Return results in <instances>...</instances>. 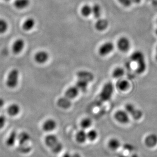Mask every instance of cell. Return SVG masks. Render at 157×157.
<instances>
[{
    "label": "cell",
    "instance_id": "29",
    "mask_svg": "<svg viewBox=\"0 0 157 157\" xmlns=\"http://www.w3.org/2000/svg\"><path fill=\"white\" fill-rule=\"evenodd\" d=\"M87 140L91 142H93L97 140L98 137V133L97 130L94 129H91L89 131L87 132Z\"/></svg>",
    "mask_w": 157,
    "mask_h": 157
},
{
    "label": "cell",
    "instance_id": "39",
    "mask_svg": "<svg viewBox=\"0 0 157 157\" xmlns=\"http://www.w3.org/2000/svg\"><path fill=\"white\" fill-rule=\"evenodd\" d=\"M71 155L70 154V153H66L63 155L62 157H71Z\"/></svg>",
    "mask_w": 157,
    "mask_h": 157
},
{
    "label": "cell",
    "instance_id": "12",
    "mask_svg": "<svg viewBox=\"0 0 157 157\" xmlns=\"http://www.w3.org/2000/svg\"><path fill=\"white\" fill-rule=\"evenodd\" d=\"M44 141L45 145L49 148H51L53 145L59 141V139L56 135L51 134L45 136Z\"/></svg>",
    "mask_w": 157,
    "mask_h": 157
},
{
    "label": "cell",
    "instance_id": "36",
    "mask_svg": "<svg viewBox=\"0 0 157 157\" xmlns=\"http://www.w3.org/2000/svg\"><path fill=\"white\" fill-rule=\"evenodd\" d=\"M6 118L4 116H0V129L3 128L6 124Z\"/></svg>",
    "mask_w": 157,
    "mask_h": 157
},
{
    "label": "cell",
    "instance_id": "5",
    "mask_svg": "<svg viewBox=\"0 0 157 157\" xmlns=\"http://www.w3.org/2000/svg\"><path fill=\"white\" fill-rule=\"evenodd\" d=\"M117 46L119 51L126 52L130 50L131 42L129 39L126 37H121L118 40Z\"/></svg>",
    "mask_w": 157,
    "mask_h": 157
},
{
    "label": "cell",
    "instance_id": "34",
    "mask_svg": "<svg viewBox=\"0 0 157 157\" xmlns=\"http://www.w3.org/2000/svg\"><path fill=\"white\" fill-rule=\"evenodd\" d=\"M19 150L21 153L23 154H27L30 152L31 151V147L29 146H26V144L25 145H20Z\"/></svg>",
    "mask_w": 157,
    "mask_h": 157
},
{
    "label": "cell",
    "instance_id": "35",
    "mask_svg": "<svg viewBox=\"0 0 157 157\" xmlns=\"http://www.w3.org/2000/svg\"><path fill=\"white\" fill-rule=\"evenodd\" d=\"M121 4L124 6L125 7H128L132 5V0H118Z\"/></svg>",
    "mask_w": 157,
    "mask_h": 157
},
{
    "label": "cell",
    "instance_id": "25",
    "mask_svg": "<svg viewBox=\"0 0 157 157\" xmlns=\"http://www.w3.org/2000/svg\"><path fill=\"white\" fill-rule=\"evenodd\" d=\"M147 64L146 60L142 61L137 63L136 68V73L139 74H142L147 70Z\"/></svg>",
    "mask_w": 157,
    "mask_h": 157
},
{
    "label": "cell",
    "instance_id": "18",
    "mask_svg": "<svg viewBox=\"0 0 157 157\" xmlns=\"http://www.w3.org/2000/svg\"><path fill=\"white\" fill-rule=\"evenodd\" d=\"M78 92H79V90L76 86L70 87L65 91L64 96L67 98H70L71 100H72L73 98H75L76 97H77Z\"/></svg>",
    "mask_w": 157,
    "mask_h": 157
},
{
    "label": "cell",
    "instance_id": "6",
    "mask_svg": "<svg viewBox=\"0 0 157 157\" xmlns=\"http://www.w3.org/2000/svg\"><path fill=\"white\" fill-rule=\"evenodd\" d=\"M57 127V123L54 119L52 118L45 120L42 124V130L45 132H51L54 131Z\"/></svg>",
    "mask_w": 157,
    "mask_h": 157
},
{
    "label": "cell",
    "instance_id": "26",
    "mask_svg": "<svg viewBox=\"0 0 157 157\" xmlns=\"http://www.w3.org/2000/svg\"><path fill=\"white\" fill-rule=\"evenodd\" d=\"M88 82L81 79H78L76 84V87L78 89V90L82 92H85L87 89Z\"/></svg>",
    "mask_w": 157,
    "mask_h": 157
},
{
    "label": "cell",
    "instance_id": "30",
    "mask_svg": "<svg viewBox=\"0 0 157 157\" xmlns=\"http://www.w3.org/2000/svg\"><path fill=\"white\" fill-rule=\"evenodd\" d=\"M92 14L95 18H100L101 15V7L100 5H94L92 6Z\"/></svg>",
    "mask_w": 157,
    "mask_h": 157
},
{
    "label": "cell",
    "instance_id": "8",
    "mask_svg": "<svg viewBox=\"0 0 157 157\" xmlns=\"http://www.w3.org/2000/svg\"><path fill=\"white\" fill-rule=\"evenodd\" d=\"M25 43V41L21 38H18L14 41L12 45V51L15 54H18L21 53L24 48Z\"/></svg>",
    "mask_w": 157,
    "mask_h": 157
},
{
    "label": "cell",
    "instance_id": "1",
    "mask_svg": "<svg viewBox=\"0 0 157 157\" xmlns=\"http://www.w3.org/2000/svg\"><path fill=\"white\" fill-rule=\"evenodd\" d=\"M114 91V86L111 82H108L103 86L101 92L99 95V100L101 102H105L109 101Z\"/></svg>",
    "mask_w": 157,
    "mask_h": 157
},
{
    "label": "cell",
    "instance_id": "16",
    "mask_svg": "<svg viewBox=\"0 0 157 157\" xmlns=\"http://www.w3.org/2000/svg\"><path fill=\"white\" fill-rule=\"evenodd\" d=\"M108 146L112 151H117L121 146V141L117 138H112L108 142Z\"/></svg>",
    "mask_w": 157,
    "mask_h": 157
},
{
    "label": "cell",
    "instance_id": "32",
    "mask_svg": "<svg viewBox=\"0 0 157 157\" xmlns=\"http://www.w3.org/2000/svg\"><path fill=\"white\" fill-rule=\"evenodd\" d=\"M63 146L62 143L58 141L55 144L53 145V147L50 148L53 153L57 154L60 153L63 150Z\"/></svg>",
    "mask_w": 157,
    "mask_h": 157
},
{
    "label": "cell",
    "instance_id": "33",
    "mask_svg": "<svg viewBox=\"0 0 157 157\" xmlns=\"http://www.w3.org/2000/svg\"><path fill=\"white\" fill-rule=\"evenodd\" d=\"M8 27L7 21L3 18H0V34L6 33L8 30Z\"/></svg>",
    "mask_w": 157,
    "mask_h": 157
},
{
    "label": "cell",
    "instance_id": "20",
    "mask_svg": "<svg viewBox=\"0 0 157 157\" xmlns=\"http://www.w3.org/2000/svg\"><path fill=\"white\" fill-rule=\"evenodd\" d=\"M76 140L78 143L80 144H83L86 142L87 140V132H85V130H80L76 133Z\"/></svg>",
    "mask_w": 157,
    "mask_h": 157
},
{
    "label": "cell",
    "instance_id": "13",
    "mask_svg": "<svg viewBox=\"0 0 157 157\" xmlns=\"http://www.w3.org/2000/svg\"><path fill=\"white\" fill-rule=\"evenodd\" d=\"M57 105L59 107L63 109H67L71 107V100L67 97L61 98L58 100Z\"/></svg>",
    "mask_w": 157,
    "mask_h": 157
},
{
    "label": "cell",
    "instance_id": "10",
    "mask_svg": "<svg viewBox=\"0 0 157 157\" xmlns=\"http://www.w3.org/2000/svg\"><path fill=\"white\" fill-rule=\"evenodd\" d=\"M78 79L83 80L87 82H90L94 79V75L90 71H80L77 73Z\"/></svg>",
    "mask_w": 157,
    "mask_h": 157
},
{
    "label": "cell",
    "instance_id": "43",
    "mask_svg": "<svg viewBox=\"0 0 157 157\" xmlns=\"http://www.w3.org/2000/svg\"><path fill=\"white\" fill-rule=\"evenodd\" d=\"M118 157H128V156L124 155H120Z\"/></svg>",
    "mask_w": 157,
    "mask_h": 157
},
{
    "label": "cell",
    "instance_id": "27",
    "mask_svg": "<svg viewBox=\"0 0 157 157\" xmlns=\"http://www.w3.org/2000/svg\"><path fill=\"white\" fill-rule=\"evenodd\" d=\"M92 124V121L90 118L85 117L82 119L80 122V126L83 130L90 128Z\"/></svg>",
    "mask_w": 157,
    "mask_h": 157
},
{
    "label": "cell",
    "instance_id": "15",
    "mask_svg": "<svg viewBox=\"0 0 157 157\" xmlns=\"http://www.w3.org/2000/svg\"><path fill=\"white\" fill-rule=\"evenodd\" d=\"M21 111V108L18 104L13 103L8 107L7 113L11 117H15L18 115Z\"/></svg>",
    "mask_w": 157,
    "mask_h": 157
},
{
    "label": "cell",
    "instance_id": "9",
    "mask_svg": "<svg viewBox=\"0 0 157 157\" xmlns=\"http://www.w3.org/2000/svg\"><path fill=\"white\" fill-rule=\"evenodd\" d=\"M144 143L148 148H154L157 144V135L154 134L147 135L145 137Z\"/></svg>",
    "mask_w": 157,
    "mask_h": 157
},
{
    "label": "cell",
    "instance_id": "4",
    "mask_svg": "<svg viewBox=\"0 0 157 157\" xmlns=\"http://www.w3.org/2000/svg\"><path fill=\"white\" fill-rule=\"evenodd\" d=\"M114 118L119 122V124H128L130 121V115L128 112L124 110H119L115 112L114 114Z\"/></svg>",
    "mask_w": 157,
    "mask_h": 157
},
{
    "label": "cell",
    "instance_id": "19",
    "mask_svg": "<svg viewBox=\"0 0 157 157\" xmlns=\"http://www.w3.org/2000/svg\"><path fill=\"white\" fill-rule=\"evenodd\" d=\"M35 20L32 17H29L27 18L24 22L23 23V29L24 30L26 31H29L31 30L35 26Z\"/></svg>",
    "mask_w": 157,
    "mask_h": 157
},
{
    "label": "cell",
    "instance_id": "38",
    "mask_svg": "<svg viewBox=\"0 0 157 157\" xmlns=\"http://www.w3.org/2000/svg\"><path fill=\"white\" fill-rule=\"evenodd\" d=\"M5 104L4 100L2 98H0V110Z\"/></svg>",
    "mask_w": 157,
    "mask_h": 157
},
{
    "label": "cell",
    "instance_id": "24",
    "mask_svg": "<svg viewBox=\"0 0 157 157\" xmlns=\"http://www.w3.org/2000/svg\"><path fill=\"white\" fill-rule=\"evenodd\" d=\"M17 135L15 131H13L12 132H11L10 134H9L8 137L6 141V145L8 147H12L13 145H14L15 142L17 140Z\"/></svg>",
    "mask_w": 157,
    "mask_h": 157
},
{
    "label": "cell",
    "instance_id": "31",
    "mask_svg": "<svg viewBox=\"0 0 157 157\" xmlns=\"http://www.w3.org/2000/svg\"><path fill=\"white\" fill-rule=\"evenodd\" d=\"M124 74V70L121 67H118L115 68L112 73V76L114 78H121Z\"/></svg>",
    "mask_w": 157,
    "mask_h": 157
},
{
    "label": "cell",
    "instance_id": "14",
    "mask_svg": "<svg viewBox=\"0 0 157 157\" xmlns=\"http://www.w3.org/2000/svg\"><path fill=\"white\" fill-rule=\"evenodd\" d=\"M130 58L132 61L135 62L136 63L145 60V55L144 53L139 50L134 52L132 54Z\"/></svg>",
    "mask_w": 157,
    "mask_h": 157
},
{
    "label": "cell",
    "instance_id": "2",
    "mask_svg": "<svg viewBox=\"0 0 157 157\" xmlns=\"http://www.w3.org/2000/svg\"><path fill=\"white\" fill-rule=\"evenodd\" d=\"M20 73L18 70L13 69L8 75L6 79V84L8 87L13 89L18 85Z\"/></svg>",
    "mask_w": 157,
    "mask_h": 157
},
{
    "label": "cell",
    "instance_id": "22",
    "mask_svg": "<svg viewBox=\"0 0 157 157\" xmlns=\"http://www.w3.org/2000/svg\"><path fill=\"white\" fill-rule=\"evenodd\" d=\"M116 86L119 90L125 91L128 89L130 84L128 81L124 79H119L116 84Z\"/></svg>",
    "mask_w": 157,
    "mask_h": 157
},
{
    "label": "cell",
    "instance_id": "37",
    "mask_svg": "<svg viewBox=\"0 0 157 157\" xmlns=\"http://www.w3.org/2000/svg\"><path fill=\"white\" fill-rule=\"evenodd\" d=\"M124 148L128 151H131V150L132 151L133 147L131 144H124Z\"/></svg>",
    "mask_w": 157,
    "mask_h": 157
},
{
    "label": "cell",
    "instance_id": "21",
    "mask_svg": "<svg viewBox=\"0 0 157 157\" xmlns=\"http://www.w3.org/2000/svg\"><path fill=\"white\" fill-rule=\"evenodd\" d=\"M30 3V0H15L14 2V6L18 10H23L27 8Z\"/></svg>",
    "mask_w": 157,
    "mask_h": 157
},
{
    "label": "cell",
    "instance_id": "23",
    "mask_svg": "<svg viewBox=\"0 0 157 157\" xmlns=\"http://www.w3.org/2000/svg\"><path fill=\"white\" fill-rule=\"evenodd\" d=\"M108 26V21L105 19H99L95 24V29L99 31L106 30Z\"/></svg>",
    "mask_w": 157,
    "mask_h": 157
},
{
    "label": "cell",
    "instance_id": "3",
    "mask_svg": "<svg viewBox=\"0 0 157 157\" xmlns=\"http://www.w3.org/2000/svg\"><path fill=\"white\" fill-rule=\"evenodd\" d=\"M125 110L130 116L135 121H138L143 117V112L140 109H138L135 105L131 103H128L125 105Z\"/></svg>",
    "mask_w": 157,
    "mask_h": 157
},
{
    "label": "cell",
    "instance_id": "41",
    "mask_svg": "<svg viewBox=\"0 0 157 157\" xmlns=\"http://www.w3.org/2000/svg\"><path fill=\"white\" fill-rule=\"evenodd\" d=\"M155 59L157 61V46L156 48V54H155Z\"/></svg>",
    "mask_w": 157,
    "mask_h": 157
},
{
    "label": "cell",
    "instance_id": "44",
    "mask_svg": "<svg viewBox=\"0 0 157 157\" xmlns=\"http://www.w3.org/2000/svg\"><path fill=\"white\" fill-rule=\"evenodd\" d=\"M155 33H156V35H157V28L156 29V30H155Z\"/></svg>",
    "mask_w": 157,
    "mask_h": 157
},
{
    "label": "cell",
    "instance_id": "42",
    "mask_svg": "<svg viewBox=\"0 0 157 157\" xmlns=\"http://www.w3.org/2000/svg\"><path fill=\"white\" fill-rule=\"evenodd\" d=\"M131 157H139V156H138L137 154H133L132 155H131Z\"/></svg>",
    "mask_w": 157,
    "mask_h": 157
},
{
    "label": "cell",
    "instance_id": "28",
    "mask_svg": "<svg viewBox=\"0 0 157 157\" xmlns=\"http://www.w3.org/2000/svg\"><path fill=\"white\" fill-rule=\"evenodd\" d=\"M81 13L84 17H88L92 14V7L89 5H84L81 9Z\"/></svg>",
    "mask_w": 157,
    "mask_h": 157
},
{
    "label": "cell",
    "instance_id": "40",
    "mask_svg": "<svg viewBox=\"0 0 157 157\" xmlns=\"http://www.w3.org/2000/svg\"><path fill=\"white\" fill-rule=\"evenodd\" d=\"M71 157H82L80 155V154H78V153H76V154H74L73 155L71 156Z\"/></svg>",
    "mask_w": 157,
    "mask_h": 157
},
{
    "label": "cell",
    "instance_id": "11",
    "mask_svg": "<svg viewBox=\"0 0 157 157\" xmlns=\"http://www.w3.org/2000/svg\"><path fill=\"white\" fill-rule=\"evenodd\" d=\"M49 58V55L47 52L40 51L36 53L34 56L35 61L38 64H44L47 62Z\"/></svg>",
    "mask_w": 157,
    "mask_h": 157
},
{
    "label": "cell",
    "instance_id": "17",
    "mask_svg": "<svg viewBox=\"0 0 157 157\" xmlns=\"http://www.w3.org/2000/svg\"><path fill=\"white\" fill-rule=\"evenodd\" d=\"M31 136L29 133L23 132L17 136V140L20 145H25L30 140Z\"/></svg>",
    "mask_w": 157,
    "mask_h": 157
},
{
    "label": "cell",
    "instance_id": "7",
    "mask_svg": "<svg viewBox=\"0 0 157 157\" xmlns=\"http://www.w3.org/2000/svg\"><path fill=\"white\" fill-rule=\"evenodd\" d=\"M114 47V44L112 42H105L98 49V53L101 56H106L113 51Z\"/></svg>",
    "mask_w": 157,
    "mask_h": 157
}]
</instances>
